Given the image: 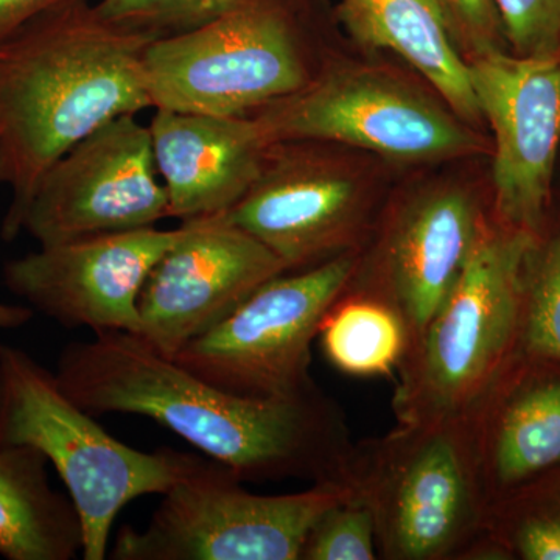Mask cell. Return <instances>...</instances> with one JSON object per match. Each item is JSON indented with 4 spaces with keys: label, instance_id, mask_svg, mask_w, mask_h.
<instances>
[{
    "label": "cell",
    "instance_id": "27",
    "mask_svg": "<svg viewBox=\"0 0 560 560\" xmlns=\"http://www.w3.org/2000/svg\"><path fill=\"white\" fill-rule=\"evenodd\" d=\"M72 0H0V40L55 7Z\"/></svg>",
    "mask_w": 560,
    "mask_h": 560
},
{
    "label": "cell",
    "instance_id": "15",
    "mask_svg": "<svg viewBox=\"0 0 560 560\" xmlns=\"http://www.w3.org/2000/svg\"><path fill=\"white\" fill-rule=\"evenodd\" d=\"M220 217L300 271L357 250L364 205L357 184L311 142L285 140L271 143L259 178Z\"/></svg>",
    "mask_w": 560,
    "mask_h": 560
},
{
    "label": "cell",
    "instance_id": "20",
    "mask_svg": "<svg viewBox=\"0 0 560 560\" xmlns=\"http://www.w3.org/2000/svg\"><path fill=\"white\" fill-rule=\"evenodd\" d=\"M318 338L331 366L353 377H394L408 349L399 315L361 294L345 293L331 305Z\"/></svg>",
    "mask_w": 560,
    "mask_h": 560
},
{
    "label": "cell",
    "instance_id": "13",
    "mask_svg": "<svg viewBox=\"0 0 560 560\" xmlns=\"http://www.w3.org/2000/svg\"><path fill=\"white\" fill-rule=\"evenodd\" d=\"M183 234L184 224L165 231L153 226L39 246L7 261L3 283L33 311L68 329L138 335L143 283Z\"/></svg>",
    "mask_w": 560,
    "mask_h": 560
},
{
    "label": "cell",
    "instance_id": "5",
    "mask_svg": "<svg viewBox=\"0 0 560 560\" xmlns=\"http://www.w3.org/2000/svg\"><path fill=\"white\" fill-rule=\"evenodd\" d=\"M38 448L60 475L83 522V559L103 560L110 529L132 500L162 495L210 458L125 444L70 399L57 374L31 353L0 345V448Z\"/></svg>",
    "mask_w": 560,
    "mask_h": 560
},
{
    "label": "cell",
    "instance_id": "22",
    "mask_svg": "<svg viewBox=\"0 0 560 560\" xmlns=\"http://www.w3.org/2000/svg\"><path fill=\"white\" fill-rule=\"evenodd\" d=\"M517 355L560 364V234L530 254Z\"/></svg>",
    "mask_w": 560,
    "mask_h": 560
},
{
    "label": "cell",
    "instance_id": "1",
    "mask_svg": "<svg viewBox=\"0 0 560 560\" xmlns=\"http://www.w3.org/2000/svg\"><path fill=\"white\" fill-rule=\"evenodd\" d=\"M55 374L95 418L121 412L154 420L243 482L348 485L355 441L340 405L318 385L287 396H241L119 330L70 342Z\"/></svg>",
    "mask_w": 560,
    "mask_h": 560
},
{
    "label": "cell",
    "instance_id": "10",
    "mask_svg": "<svg viewBox=\"0 0 560 560\" xmlns=\"http://www.w3.org/2000/svg\"><path fill=\"white\" fill-rule=\"evenodd\" d=\"M156 172L150 127L136 114L117 117L44 173L22 217V232L50 246L156 226L171 219Z\"/></svg>",
    "mask_w": 560,
    "mask_h": 560
},
{
    "label": "cell",
    "instance_id": "23",
    "mask_svg": "<svg viewBox=\"0 0 560 560\" xmlns=\"http://www.w3.org/2000/svg\"><path fill=\"white\" fill-rule=\"evenodd\" d=\"M377 559L374 515L353 490L320 515L301 552V560Z\"/></svg>",
    "mask_w": 560,
    "mask_h": 560
},
{
    "label": "cell",
    "instance_id": "8",
    "mask_svg": "<svg viewBox=\"0 0 560 560\" xmlns=\"http://www.w3.org/2000/svg\"><path fill=\"white\" fill-rule=\"evenodd\" d=\"M359 265L357 250L276 276L173 361L230 393L276 397L316 385L312 345Z\"/></svg>",
    "mask_w": 560,
    "mask_h": 560
},
{
    "label": "cell",
    "instance_id": "14",
    "mask_svg": "<svg viewBox=\"0 0 560 560\" xmlns=\"http://www.w3.org/2000/svg\"><path fill=\"white\" fill-rule=\"evenodd\" d=\"M488 217L470 191L438 187L394 209L366 265H357L345 293L388 305L419 341L458 279Z\"/></svg>",
    "mask_w": 560,
    "mask_h": 560
},
{
    "label": "cell",
    "instance_id": "17",
    "mask_svg": "<svg viewBox=\"0 0 560 560\" xmlns=\"http://www.w3.org/2000/svg\"><path fill=\"white\" fill-rule=\"evenodd\" d=\"M512 361L471 416L490 508L560 471V374H515Z\"/></svg>",
    "mask_w": 560,
    "mask_h": 560
},
{
    "label": "cell",
    "instance_id": "7",
    "mask_svg": "<svg viewBox=\"0 0 560 560\" xmlns=\"http://www.w3.org/2000/svg\"><path fill=\"white\" fill-rule=\"evenodd\" d=\"M352 489L340 482L260 495L209 459L167 492L143 528L121 526L113 560H301L320 515Z\"/></svg>",
    "mask_w": 560,
    "mask_h": 560
},
{
    "label": "cell",
    "instance_id": "11",
    "mask_svg": "<svg viewBox=\"0 0 560 560\" xmlns=\"http://www.w3.org/2000/svg\"><path fill=\"white\" fill-rule=\"evenodd\" d=\"M469 68L480 116L495 140L497 217L537 234L560 147V54L508 55L488 46L475 50Z\"/></svg>",
    "mask_w": 560,
    "mask_h": 560
},
{
    "label": "cell",
    "instance_id": "6",
    "mask_svg": "<svg viewBox=\"0 0 560 560\" xmlns=\"http://www.w3.org/2000/svg\"><path fill=\"white\" fill-rule=\"evenodd\" d=\"M143 72L151 108L224 117L250 116L318 75L283 0H250L200 27L151 40Z\"/></svg>",
    "mask_w": 560,
    "mask_h": 560
},
{
    "label": "cell",
    "instance_id": "4",
    "mask_svg": "<svg viewBox=\"0 0 560 560\" xmlns=\"http://www.w3.org/2000/svg\"><path fill=\"white\" fill-rule=\"evenodd\" d=\"M348 486L374 515L378 559L478 560L490 504L471 418L355 441Z\"/></svg>",
    "mask_w": 560,
    "mask_h": 560
},
{
    "label": "cell",
    "instance_id": "3",
    "mask_svg": "<svg viewBox=\"0 0 560 560\" xmlns=\"http://www.w3.org/2000/svg\"><path fill=\"white\" fill-rule=\"evenodd\" d=\"M537 234L486 221L477 245L394 377L397 423L471 418L514 357Z\"/></svg>",
    "mask_w": 560,
    "mask_h": 560
},
{
    "label": "cell",
    "instance_id": "19",
    "mask_svg": "<svg viewBox=\"0 0 560 560\" xmlns=\"http://www.w3.org/2000/svg\"><path fill=\"white\" fill-rule=\"evenodd\" d=\"M49 459L31 445L0 448V556L72 560L83 555V522L69 493L49 481Z\"/></svg>",
    "mask_w": 560,
    "mask_h": 560
},
{
    "label": "cell",
    "instance_id": "9",
    "mask_svg": "<svg viewBox=\"0 0 560 560\" xmlns=\"http://www.w3.org/2000/svg\"><path fill=\"white\" fill-rule=\"evenodd\" d=\"M271 143H342L399 161H440L480 139L425 95L374 70H320L300 92L250 114Z\"/></svg>",
    "mask_w": 560,
    "mask_h": 560
},
{
    "label": "cell",
    "instance_id": "26",
    "mask_svg": "<svg viewBox=\"0 0 560 560\" xmlns=\"http://www.w3.org/2000/svg\"><path fill=\"white\" fill-rule=\"evenodd\" d=\"M452 27L474 44L475 50L495 46L493 35L501 27L492 0H441Z\"/></svg>",
    "mask_w": 560,
    "mask_h": 560
},
{
    "label": "cell",
    "instance_id": "12",
    "mask_svg": "<svg viewBox=\"0 0 560 560\" xmlns=\"http://www.w3.org/2000/svg\"><path fill=\"white\" fill-rule=\"evenodd\" d=\"M139 294L138 337L167 359L208 334L268 280L282 260L223 217L187 221Z\"/></svg>",
    "mask_w": 560,
    "mask_h": 560
},
{
    "label": "cell",
    "instance_id": "18",
    "mask_svg": "<svg viewBox=\"0 0 560 560\" xmlns=\"http://www.w3.org/2000/svg\"><path fill=\"white\" fill-rule=\"evenodd\" d=\"M337 14L360 46L393 51L418 70L459 119H480L469 61L441 0H338Z\"/></svg>",
    "mask_w": 560,
    "mask_h": 560
},
{
    "label": "cell",
    "instance_id": "25",
    "mask_svg": "<svg viewBox=\"0 0 560 560\" xmlns=\"http://www.w3.org/2000/svg\"><path fill=\"white\" fill-rule=\"evenodd\" d=\"M515 54H560V0H492Z\"/></svg>",
    "mask_w": 560,
    "mask_h": 560
},
{
    "label": "cell",
    "instance_id": "24",
    "mask_svg": "<svg viewBox=\"0 0 560 560\" xmlns=\"http://www.w3.org/2000/svg\"><path fill=\"white\" fill-rule=\"evenodd\" d=\"M248 2L250 0H101L97 10L120 27L164 38L200 27Z\"/></svg>",
    "mask_w": 560,
    "mask_h": 560
},
{
    "label": "cell",
    "instance_id": "21",
    "mask_svg": "<svg viewBox=\"0 0 560 560\" xmlns=\"http://www.w3.org/2000/svg\"><path fill=\"white\" fill-rule=\"evenodd\" d=\"M529 488L490 508L478 559L560 560V480Z\"/></svg>",
    "mask_w": 560,
    "mask_h": 560
},
{
    "label": "cell",
    "instance_id": "16",
    "mask_svg": "<svg viewBox=\"0 0 560 560\" xmlns=\"http://www.w3.org/2000/svg\"><path fill=\"white\" fill-rule=\"evenodd\" d=\"M171 219H212L237 205L259 178L271 142L254 116L156 109L149 125Z\"/></svg>",
    "mask_w": 560,
    "mask_h": 560
},
{
    "label": "cell",
    "instance_id": "2",
    "mask_svg": "<svg viewBox=\"0 0 560 560\" xmlns=\"http://www.w3.org/2000/svg\"><path fill=\"white\" fill-rule=\"evenodd\" d=\"M154 36L120 27L90 0L55 7L0 40V186L13 242L44 173L127 114L151 108L143 54Z\"/></svg>",
    "mask_w": 560,
    "mask_h": 560
},
{
    "label": "cell",
    "instance_id": "28",
    "mask_svg": "<svg viewBox=\"0 0 560 560\" xmlns=\"http://www.w3.org/2000/svg\"><path fill=\"white\" fill-rule=\"evenodd\" d=\"M35 311L28 305L3 304L0 302V330H14L31 323Z\"/></svg>",
    "mask_w": 560,
    "mask_h": 560
}]
</instances>
